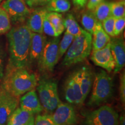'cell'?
Listing matches in <instances>:
<instances>
[{"instance_id": "1", "label": "cell", "mask_w": 125, "mask_h": 125, "mask_svg": "<svg viewBox=\"0 0 125 125\" xmlns=\"http://www.w3.org/2000/svg\"><path fill=\"white\" fill-rule=\"evenodd\" d=\"M31 33L24 24L16 25L8 32L9 59L6 68H30L29 55Z\"/></svg>"}, {"instance_id": "2", "label": "cell", "mask_w": 125, "mask_h": 125, "mask_svg": "<svg viewBox=\"0 0 125 125\" xmlns=\"http://www.w3.org/2000/svg\"><path fill=\"white\" fill-rule=\"evenodd\" d=\"M1 85L13 96L20 97L37 87V75L28 68H6Z\"/></svg>"}, {"instance_id": "3", "label": "cell", "mask_w": 125, "mask_h": 125, "mask_svg": "<svg viewBox=\"0 0 125 125\" xmlns=\"http://www.w3.org/2000/svg\"><path fill=\"white\" fill-rule=\"evenodd\" d=\"M92 49V35L83 30L81 35L74 37L65 52L62 64L69 67L83 62L90 55Z\"/></svg>"}, {"instance_id": "4", "label": "cell", "mask_w": 125, "mask_h": 125, "mask_svg": "<svg viewBox=\"0 0 125 125\" xmlns=\"http://www.w3.org/2000/svg\"><path fill=\"white\" fill-rule=\"evenodd\" d=\"M92 92L87 105L96 107L105 103L112 97L114 83L112 78L104 70H100L94 74Z\"/></svg>"}, {"instance_id": "5", "label": "cell", "mask_w": 125, "mask_h": 125, "mask_svg": "<svg viewBox=\"0 0 125 125\" xmlns=\"http://www.w3.org/2000/svg\"><path fill=\"white\" fill-rule=\"evenodd\" d=\"M37 86L39 99L43 110L48 113L53 112L61 103L57 82L53 79L43 78L39 81Z\"/></svg>"}, {"instance_id": "6", "label": "cell", "mask_w": 125, "mask_h": 125, "mask_svg": "<svg viewBox=\"0 0 125 125\" xmlns=\"http://www.w3.org/2000/svg\"><path fill=\"white\" fill-rule=\"evenodd\" d=\"M83 125H119V115L112 107L103 105L86 114Z\"/></svg>"}, {"instance_id": "7", "label": "cell", "mask_w": 125, "mask_h": 125, "mask_svg": "<svg viewBox=\"0 0 125 125\" xmlns=\"http://www.w3.org/2000/svg\"><path fill=\"white\" fill-rule=\"evenodd\" d=\"M60 40L59 37L47 41L38 62L39 68L41 71L51 72L53 70L59 60V45Z\"/></svg>"}, {"instance_id": "8", "label": "cell", "mask_w": 125, "mask_h": 125, "mask_svg": "<svg viewBox=\"0 0 125 125\" xmlns=\"http://www.w3.org/2000/svg\"><path fill=\"white\" fill-rule=\"evenodd\" d=\"M1 6L8 15L11 24L15 26L23 24L31 12L24 0H6Z\"/></svg>"}, {"instance_id": "9", "label": "cell", "mask_w": 125, "mask_h": 125, "mask_svg": "<svg viewBox=\"0 0 125 125\" xmlns=\"http://www.w3.org/2000/svg\"><path fill=\"white\" fill-rule=\"evenodd\" d=\"M20 97H16L0 87V125H6L9 117L19 104Z\"/></svg>"}, {"instance_id": "10", "label": "cell", "mask_w": 125, "mask_h": 125, "mask_svg": "<svg viewBox=\"0 0 125 125\" xmlns=\"http://www.w3.org/2000/svg\"><path fill=\"white\" fill-rule=\"evenodd\" d=\"M64 93L65 100L70 104L80 105L85 101L75 71L70 75L65 81Z\"/></svg>"}, {"instance_id": "11", "label": "cell", "mask_w": 125, "mask_h": 125, "mask_svg": "<svg viewBox=\"0 0 125 125\" xmlns=\"http://www.w3.org/2000/svg\"><path fill=\"white\" fill-rule=\"evenodd\" d=\"M57 125H75L78 122L76 112L70 103H61L52 115Z\"/></svg>"}, {"instance_id": "12", "label": "cell", "mask_w": 125, "mask_h": 125, "mask_svg": "<svg viewBox=\"0 0 125 125\" xmlns=\"http://www.w3.org/2000/svg\"><path fill=\"white\" fill-rule=\"evenodd\" d=\"M90 59L95 65L107 70L108 72L113 71L115 67V62L110 49V42L102 49L92 51Z\"/></svg>"}, {"instance_id": "13", "label": "cell", "mask_w": 125, "mask_h": 125, "mask_svg": "<svg viewBox=\"0 0 125 125\" xmlns=\"http://www.w3.org/2000/svg\"><path fill=\"white\" fill-rule=\"evenodd\" d=\"M46 41V36L43 34L32 32L30 48V67L38 64Z\"/></svg>"}, {"instance_id": "14", "label": "cell", "mask_w": 125, "mask_h": 125, "mask_svg": "<svg viewBox=\"0 0 125 125\" xmlns=\"http://www.w3.org/2000/svg\"><path fill=\"white\" fill-rule=\"evenodd\" d=\"M110 49L115 62L114 71L118 73L124 67L125 64V45L122 38H114L111 40Z\"/></svg>"}, {"instance_id": "15", "label": "cell", "mask_w": 125, "mask_h": 125, "mask_svg": "<svg viewBox=\"0 0 125 125\" xmlns=\"http://www.w3.org/2000/svg\"><path fill=\"white\" fill-rule=\"evenodd\" d=\"M20 106L21 108L32 112L34 115L39 114L43 111L37 92L34 89L27 92L19 99Z\"/></svg>"}, {"instance_id": "16", "label": "cell", "mask_w": 125, "mask_h": 125, "mask_svg": "<svg viewBox=\"0 0 125 125\" xmlns=\"http://www.w3.org/2000/svg\"><path fill=\"white\" fill-rule=\"evenodd\" d=\"M84 99L86 100L92 90L94 80L93 71L88 65H84L75 71Z\"/></svg>"}, {"instance_id": "17", "label": "cell", "mask_w": 125, "mask_h": 125, "mask_svg": "<svg viewBox=\"0 0 125 125\" xmlns=\"http://www.w3.org/2000/svg\"><path fill=\"white\" fill-rule=\"evenodd\" d=\"M26 20V26L32 32L43 34V22L46 12L43 7L32 9Z\"/></svg>"}, {"instance_id": "18", "label": "cell", "mask_w": 125, "mask_h": 125, "mask_svg": "<svg viewBox=\"0 0 125 125\" xmlns=\"http://www.w3.org/2000/svg\"><path fill=\"white\" fill-rule=\"evenodd\" d=\"M92 51L102 49L110 42V36L106 33L103 29L101 22L98 21L92 34Z\"/></svg>"}, {"instance_id": "19", "label": "cell", "mask_w": 125, "mask_h": 125, "mask_svg": "<svg viewBox=\"0 0 125 125\" xmlns=\"http://www.w3.org/2000/svg\"><path fill=\"white\" fill-rule=\"evenodd\" d=\"M34 115L32 112L26 109L18 107L9 117L8 122L18 125H26L31 119L35 117Z\"/></svg>"}, {"instance_id": "20", "label": "cell", "mask_w": 125, "mask_h": 125, "mask_svg": "<svg viewBox=\"0 0 125 125\" xmlns=\"http://www.w3.org/2000/svg\"><path fill=\"white\" fill-rule=\"evenodd\" d=\"M46 16L54 28L55 37H59L65 29L62 15L57 12L48 11L46 13Z\"/></svg>"}, {"instance_id": "21", "label": "cell", "mask_w": 125, "mask_h": 125, "mask_svg": "<svg viewBox=\"0 0 125 125\" xmlns=\"http://www.w3.org/2000/svg\"><path fill=\"white\" fill-rule=\"evenodd\" d=\"M63 21L64 26L66 29L67 32L71 34L74 37H77L82 34L83 30L78 24L75 18L72 14L67 15L65 18L63 19Z\"/></svg>"}, {"instance_id": "22", "label": "cell", "mask_w": 125, "mask_h": 125, "mask_svg": "<svg viewBox=\"0 0 125 125\" xmlns=\"http://www.w3.org/2000/svg\"><path fill=\"white\" fill-rule=\"evenodd\" d=\"M43 8L48 12L62 13L70 10L71 4L68 0H51Z\"/></svg>"}, {"instance_id": "23", "label": "cell", "mask_w": 125, "mask_h": 125, "mask_svg": "<svg viewBox=\"0 0 125 125\" xmlns=\"http://www.w3.org/2000/svg\"><path fill=\"white\" fill-rule=\"evenodd\" d=\"M98 21L93 11L88 10L82 14L81 19L82 26L85 29V30L89 32L92 35L94 31Z\"/></svg>"}, {"instance_id": "24", "label": "cell", "mask_w": 125, "mask_h": 125, "mask_svg": "<svg viewBox=\"0 0 125 125\" xmlns=\"http://www.w3.org/2000/svg\"><path fill=\"white\" fill-rule=\"evenodd\" d=\"M98 21L102 22L111 16V2L103 1L93 11Z\"/></svg>"}, {"instance_id": "25", "label": "cell", "mask_w": 125, "mask_h": 125, "mask_svg": "<svg viewBox=\"0 0 125 125\" xmlns=\"http://www.w3.org/2000/svg\"><path fill=\"white\" fill-rule=\"evenodd\" d=\"M12 24L7 12L0 6V34L7 33L11 29Z\"/></svg>"}, {"instance_id": "26", "label": "cell", "mask_w": 125, "mask_h": 125, "mask_svg": "<svg viewBox=\"0 0 125 125\" xmlns=\"http://www.w3.org/2000/svg\"><path fill=\"white\" fill-rule=\"evenodd\" d=\"M74 39V37L71 34L65 31L62 40L59 42V56L60 59L66 52L71 43Z\"/></svg>"}, {"instance_id": "27", "label": "cell", "mask_w": 125, "mask_h": 125, "mask_svg": "<svg viewBox=\"0 0 125 125\" xmlns=\"http://www.w3.org/2000/svg\"><path fill=\"white\" fill-rule=\"evenodd\" d=\"M125 2L119 1L111 2V16L115 19L125 16Z\"/></svg>"}, {"instance_id": "28", "label": "cell", "mask_w": 125, "mask_h": 125, "mask_svg": "<svg viewBox=\"0 0 125 125\" xmlns=\"http://www.w3.org/2000/svg\"><path fill=\"white\" fill-rule=\"evenodd\" d=\"M34 125H57L53 121L52 115L45 114H38L34 120Z\"/></svg>"}, {"instance_id": "29", "label": "cell", "mask_w": 125, "mask_h": 125, "mask_svg": "<svg viewBox=\"0 0 125 125\" xmlns=\"http://www.w3.org/2000/svg\"><path fill=\"white\" fill-rule=\"evenodd\" d=\"M115 20V18L112 16H111L101 22L103 29L108 35L111 37H115V35H114Z\"/></svg>"}, {"instance_id": "30", "label": "cell", "mask_w": 125, "mask_h": 125, "mask_svg": "<svg viewBox=\"0 0 125 125\" xmlns=\"http://www.w3.org/2000/svg\"><path fill=\"white\" fill-rule=\"evenodd\" d=\"M125 26V18H116L115 19V24H114V35L115 37H118L121 34Z\"/></svg>"}, {"instance_id": "31", "label": "cell", "mask_w": 125, "mask_h": 125, "mask_svg": "<svg viewBox=\"0 0 125 125\" xmlns=\"http://www.w3.org/2000/svg\"><path fill=\"white\" fill-rule=\"evenodd\" d=\"M25 3L30 9L44 7L51 0H24Z\"/></svg>"}, {"instance_id": "32", "label": "cell", "mask_w": 125, "mask_h": 125, "mask_svg": "<svg viewBox=\"0 0 125 125\" xmlns=\"http://www.w3.org/2000/svg\"><path fill=\"white\" fill-rule=\"evenodd\" d=\"M43 32L50 37H55V31H54V28L49 20L46 18V15H45L43 22Z\"/></svg>"}, {"instance_id": "33", "label": "cell", "mask_w": 125, "mask_h": 125, "mask_svg": "<svg viewBox=\"0 0 125 125\" xmlns=\"http://www.w3.org/2000/svg\"><path fill=\"white\" fill-rule=\"evenodd\" d=\"M120 97L122 104L125 103V74L123 71L120 76V86H119Z\"/></svg>"}, {"instance_id": "34", "label": "cell", "mask_w": 125, "mask_h": 125, "mask_svg": "<svg viewBox=\"0 0 125 125\" xmlns=\"http://www.w3.org/2000/svg\"><path fill=\"white\" fill-rule=\"evenodd\" d=\"M5 59V53L2 45L0 44V81L2 79L4 75Z\"/></svg>"}, {"instance_id": "35", "label": "cell", "mask_w": 125, "mask_h": 125, "mask_svg": "<svg viewBox=\"0 0 125 125\" xmlns=\"http://www.w3.org/2000/svg\"><path fill=\"white\" fill-rule=\"evenodd\" d=\"M105 0H89L87 4V8L89 10L93 11L95 8Z\"/></svg>"}, {"instance_id": "36", "label": "cell", "mask_w": 125, "mask_h": 125, "mask_svg": "<svg viewBox=\"0 0 125 125\" xmlns=\"http://www.w3.org/2000/svg\"><path fill=\"white\" fill-rule=\"evenodd\" d=\"M75 7L78 8H83L86 4L87 0H73Z\"/></svg>"}, {"instance_id": "37", "label": "cell", "mask_w": 125, "mask_h": 125, "mask_svg": "<svg viewBox=\"0 0 125 125\" xmlns=\"http://www.w3.org/2000/svg\"><path fill=\"white\" fill-rule=\"evenodd\" d=\"M119 125H125V118L124 113H122L120 117H119Z\"/></svg>"}, {"instance_id": "38", "label": "cell", "mask_w": 125, "mask_h": 125, "mask_svg": "<svg viewBox=\"0 0 125 125\" xmlns=\"http://www.w3.org/2000/svg\"><path fill=\"white\" fill-rule=\"evenodd\" d=\"M34 120H35V117H34V118L31 119L30 121L26 125H34Z\"/></svg>"}, {"instance_id": "39", "label": "cell", "mask_w": 125, "mask_h": 125, "mask_svg": "<svg viewBox=\"0 0 125 125\" xmlns=\"http://www.w3.org/2000/svg\"><path fill=\"white\" fill-rule=\"evenodd\" d=\"M7 125H16V124H15V123H13L8 122H7Z\"/></svg>"}, {"instance_id": "40", "label": "cell", "mask_w": 125, "mask_h": 125, "mask_svg": "<svg viewBox=\"0 0 125 125\" xmlns=\"http://www.w3.org/2000/svg\"><path fill=\"white\" fill-rule=\"evenodd\" d=\"M2 1V0H0V2H1Z\"/></svg>"}, {"instance_id": "41", "label": "cell", "mask_w": 125, "mask_h": 125, "mask_svg": "<svg viewBox=\"0 0 125 125\" xmlns=\"http://www.w3.org/2000/svg\"><path fill=\"white\" fill-rule=\"evenodd\" d=\"M119 1H125V0H119Z\"/></svg>"}]
</instances>
